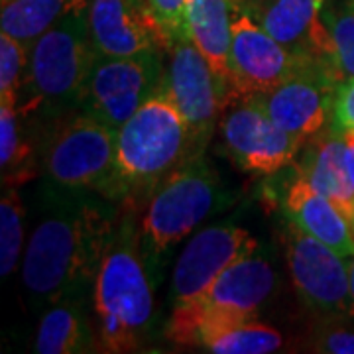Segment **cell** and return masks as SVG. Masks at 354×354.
I'll use <instances>...</instances> for the list:
<instances>
[{"label":"cell","mask_w":354,"mask_h":354,"mask_svg":"<svg viewBox=\"0 0 354 354\" xmlns=\"http://www.w3.org/2000/svg\"><path fill=\"white\" fill-rule=\"evenodd\" d=\"M281 244L301 304L317 315H348L351 278L346 258L290 221L281 230Z\"/></svg>","instance_id":"9c48e42d"},{"label":"cell","mask_w":354,"mask_h":354,"mask_svg":"<svg viewBox=\"0 0 354 354\" xmlns=\"http://www.w3.org/2000/svg\"><path fill=\"white\" fill-rule=\"evenodd\" d=\"M309 351L327 354H354V327L341 323H323L313 333Z\"/></svg>","instance_id":"83f0119b"},{"label":"cell","mask_w":354,"mask_h":354,"mask_svg":"<svg viewBox=\"0 0 354 354\" xmlns=\"http://www.w3.org/2000/svg\"><path fill=\"white\" fill-rule=\"evenodd\" d=\"M99 53L88 34L87 8L73 10L30 48V65L18 102L22 116L59 118L81 109Z\"/></svg>","instance_id":"5b68a950"},{"label":"cell","mask_w":354,"mask_h":354,"mask_svg":"<svg viewBox=\"0 0 354 354\" xmlns=\"http://www.w3.org/2000/svg\"><path fill=\"white\" fill-rule=\"evenodd\" d=\"M24 116L18 106L0 102V174L2 187L26 185L38 176V164L34 158V148L26 138Z\"/></svg>","instance_id":"7402d4cb"},{"label":"cell","mask_w":354,"mask_h":354,"mask_svg":"<svg viewBox=\"0 0 354 354\" xmlns=\"http://www.w3.org/2000/svg\"><path fill=\"white\" fill-rule=\"evenodd\" d=\"M281 344L283 339L278 329L250 319L218 335L205 351L215 354H268L279 351Z\"/></svg>","instance_id":"cb8c5ba5"},{"label":"cell","mask_w":354,"mask_h":354,"mask_svg":"<svg viewBox=\"0 0 354 354\" xmlns=\"http://www.w3.org/2000/svg\"><path fill=\"white\" fill-rule=\"evenodd\" d=\"M330 130L339 134L354 132V79L341 81L335 88Z\"/></svg>","instance_id":"f1b7e54d"},{"label":"cell","mask_w":354,"mask_h":354,"mask_svg":"<svg viewBox=\"0 0 354 354\" xmlns=\"http://www.w3.org/2000/svg\"><path fill=\"white\" fill-rule=\"evenodd\" d=\"M164 55L165 51H144L127 57L99 55L81 111L118 130L162 87Z\"/></svg>","instance_id":"ba28073f"},{"label":"cell","mask_w":354,"mask_h":354,"mask_svg":"<svg viewBox=\"0 0 354 354\" xmlns=\"http://www.w3.org/2000/svg\"><path fill=\"white\" fill-rule=\"evenodd\" d=\"M241 4H244L246 8H256V6H262V4H266L268 0H239Z\"/></svg>","instance_id":"1f68e13d"},{"label":"cell","mask_w":354,"mask_h":354,"mask_svg":"<svg viewBox=\"0 0 354 354\" xmlns=\"http://www.w3.org/2000/svg\"><path fill=\"white\" fill-rule=\"evenodd\" d=\"M323 18L333 41L337 75L341 81L354 79V0L329 2Z\"/></svg>","instance_id":"d4e9b609"},{"label":"cell","mask_w":354,"mask_h":354,"mask_svg":"<svg viewBox=\"0 0 354 354\" xmlns=\"http://www.w3.org/2000/svg\"><path fill=\"white\" fill-rule=\"evenodd\" d=\"M87 8V0H2L0 28L26 48L73 10Z\"/></svg>","instance_id":"44dd1931"},{"label":"cell","mask_w":354,"mask_h":354,"mask_svg":"<svg viewBox=\"0 0 354 354\" xmlns=\"http://www.w3.org/2000/svg\"><path fill=\"white\" fill-rule=\"evenodd\" d=\"M258 248L260 242L236 225H213L199 230L177 256L169 283L171 307L199 299L228 266Z\"/></svg>","instance_id":"4fadbf2b"},{"label":"cell","mask_w":354,"mask_h":354,"mask_svg":"<svg viewBox=\"0 0 354 354\" xmlns=\"http://www.w3.org/2000/svg\"><path fill=\"white\" fill-rule=\"evenodd\" d=\"M191 156H195V150L189 128L164 87H160L116 132L109 199L140 207Z\"/></svg>","instance_id":"3957f363"},{"label":"cell","mask_w":354,"mask_h":354,"mask_svg":"<svg viewBox=\"0 0 354 354\" xmlns=\"http://www.w3.org/2000/svg\"><path fill=\"white\" fill-rule=\"evenodd\" d=\"M286 221L325 242L342 258L354 256V228L341 209L297 176L281 193Z\"/></svg>","instance_id":"e0dca14e"},{"label":"cell","mask_w":354,"mask_h":354,"mask_svg":"<svg viewBox=\"0 0 354 354\" xmlns=\"http://www.w3.org/2000/svg\"><path fill=\"white\" fill-rule=\"evenodd\" d=\"M165 55L162 87L189 128L195 153H205L227 106L234 101L232 88L189 38L171 44Z\"/></svg>","instance_id":"52a82bcc"},{"label":"cell","mask_w":354,"mask_h":354,"mask_svg":"<svg viewBox=\"0 0 354 354\" xmlns=\"http://www.w3.org/2000/svg\"><path fill=\"white\" fill-rule=\"evenodd\" d=\"M116 132L88 113L64 114L46 140V181L62 189L97 191L109 197Z\"/></svg>","instance_id":"8992f818"},{"label":"cell","mask_w":354,"mask_h":354,"mask_svg":"<svg viewBox=\"0 0 354 354\" xmlns=\"http://www.w3.org/2000/svg\"><path fill=\"white\" fill-rule=\"evenodd\" d=\"M221 136L234 165L258 176H274L293 165L304 140L281 128L252 99L232 101L221 118Z\"/></svg>","instance_id":"30bf717a"},{"label":"cell","mask_w":354,"mask_h":354,"mask_svg":"<svg viewBox=\"0 0 354 354\" xmlns=\"http://www.w3.org/2000/svg\"><path fill=\"white\" fill-rule=\"evenodd\" d=\"M120 215L122 205L97 191L62 189L46 181L41 216L22 264V281L36 311L69 295H93Z\"/></svg>","instance_id":"6da1fadb"},{"label":"cell","mask_w":354,"mask_h":354,"mask_svg":"<svg viewBox=\"0 0 354 354\" xmlns=\"http://www.w3.org/2000/svg\"><path fill=\"white\" fill-rule=\"evenodd\" d=\"M30 65V48L8 34H0V102L18 106Z\"/></svg>","instance_id":"484cf974"},{"label":"cell","mask_w":354,"mask_h":354,"mask_svg":"<svg viewBox=\"0 0 354 354\" xmlns=\"http://www.w3.org/2000/svg\"><path fill=\"white\" fill-rule=\"evenodd\" d=\"M230 88L234 101L274 88L309 64L256 22L250 10L239 2L230 46Z\"/></svg>","instance_id":"7c38bea8"},{"label":"cell","mask_w":354,"mask_h":354,"mask_svg":"<svg viewBox=\"0 0 354 354\" xmlns=\"http://www.w3.org/2000/svg\"><path fill=\"white\" fill-rule=\"evenodd\" d=\"M353 228H354V218H353Z\"/></svg>","instance_id":"d6a6232c"},{"label":"cell","mask_w":354,"mask_h":354,"mask_svg":"<svg viewBox=\"0 0 354 354\" xmlns=\"http://www.w3.org/2000/svg\"><path fill=\"white\" fill-rule=\"evenodd\" d=\"M342 138H344V165L354 189V132H344Z\"/></svg>","instance_id":"f546056e"},{"label":"cell","mask_w":354,"mask_h":354,"mask_svg":"<svg viewBox=\"0 0 354 354\" xmlns=\"http://www.w3.org/2000/svg\"><path fill=\"white\" fill-rule=\"evenodd\" d=\"M87 26L99 55L165 51L146 0H87Z\"/></svg>","instance_id":"9a60e30c"},{"label":"cell","mask_w":354,"mask_h":354,"mask_svg":"<svg viewBox=\"0 0 354 354\" xmlns=\"http://www.w3.org/2000/svg\"><path fill=\"white\" fill-rule=\"evenodd\" d=\"M239 0H189L187 32L195 48L230 85V46Z\"/></svg>","instance_id":"ffe728a7"},{"label":"cell","mask_w":354,"mask_h":354,"mask_svg":"<svg viewBox=\"0 0 354 354\" xmlns=\"http://www.w3.org/2000/svg\"><path fill=\"white\" fill-rule=\"evenodd\" d=\"M327 4L329 0H268L262 6L248 10L283 48L309 64L327 67L337 75L333 41L323 18Z\"/></svg>","instance_id":"5bb4252c"},{"label":"cell","mask_w":354,"mask_h":354,"mask_svg":"<svg viewBox=\"0 0 354 354\" xmlns=\"http://www.w3.org/2000/svg\"><path fill=\"white\" fill-rule=\"evenodd\" d=\"M341 81L323 65H305L270 91L250 95L281 130L304 142L330 128L335 88Z\"/></svg>","instance_id":"8fae6325"},{"label":"cell","mask_w":354,"mask_h":354,"mask_svg":"<svg viewBox=\"0 0 354 354\" xmlns=\"http://www.w3.org/2000/svg\"><path fill=\"white\" fill-rule=\"evenodd\" d=\"M153 279L140 239V207L122 205L114 239L102 258L93 288L99 351L136 353L153 327Z\"/></svg>","instance_id":"7a4b0ae2"},{"label":"cell","mask_w":354,"mask_h":354,"mask_svg":"<svg viewBox=\"0 0 354 354\" xmlns=\"http://www.w3.org/2000/svg\"><path fill=\"white\" fill-rule=\"evenodd\" d=\"M276 286V270L258 248L228 266L199 301L241 321H250L260 315L272 299Z\"/></svg>","instance_id":"2e32d148"},{"label":"cell","mask_w":354,"mask_h":354,"mask_svg":"<svg viewBox=\"0 0 354 354\" xmlns=\"http://www.w3.org/2000/svg\"><path fill=\"white\" fill-rule=\"evenodd\" d=\"M230 203L216 171L195 153L165 177L140 211L142 252L156 281L179 242Z\"/></svg>","instance_id":"277c9868"},{"label":"cell","mask_w":354,"mask_h":354,"mask_svg":"<svg viewBox=\"0 0 354 354\" xmlns=\"http://www.w3.org/2000/svg\"><path fill=\"white\" fill-rule=\"evenodd\" d=\"M0 199V274L8 278L16 272L24 248L26 207L18 187L4 185Z\"/></svg>","instance_id":"603a6c76"},{"label":"cell","mask_w":354,"mask_h":354,"mask_svg":"<svg viewBox=\"0 0 354 354\" xmlns=\"http://www.w3.org/2000/svg\"><path fill=\"white\" fill-rule=\"evenodd\" d=\"M153 24L164 39L165 50L181 39L189 38L187 8L189 0H146Z\"/></svg>","instance_id":"4316f807"},{"label":"cell","mask_w":354,"mask_h":354,"mask_svg":"<svg viewBox=\"0 0 354 354\" xmlns=\"http://www.w3.org/2000/svg\"><path fill=\"white\" fill-rule=\"evenodd\" d=\"M93 295H69L44 309L38 325L34 351L39 354L93 353L97 329L88 319L87 305Z\"/></svg>","instance_id":"d6986e66"},{"label":"cell","mask_w":354,"mask_h":354,"mask_svg":"<svg viewBox=\"0 0 354 354\" xmlns=\"http://www.w3.org/2000/svg\"><path fill=\"white\" fill-rule=\"evenodd\" d=\"M307 142L309 144L301 158L297 156V160L293 162L295 174L321 195H325L330 203H335L353 225L354 189L344 165L342 134L327 128Z\"/></svg>","instance_id":"ac0fdd59"},{"label":"cell","mask_w":354,"mask_h":354,"mask_svg":"<svg viewBox=\"0 0 354 354\" xmlns=\"http://www.w3.org/2000/svg\"><path fill=\"white\" fill-rule=\"evenodd\" d=\"M346 262H348V278H351V311H348V315L354 317V256L346 258Z\"/></svg>","instance_id":"4dcf8cb0"}]
</instances>
